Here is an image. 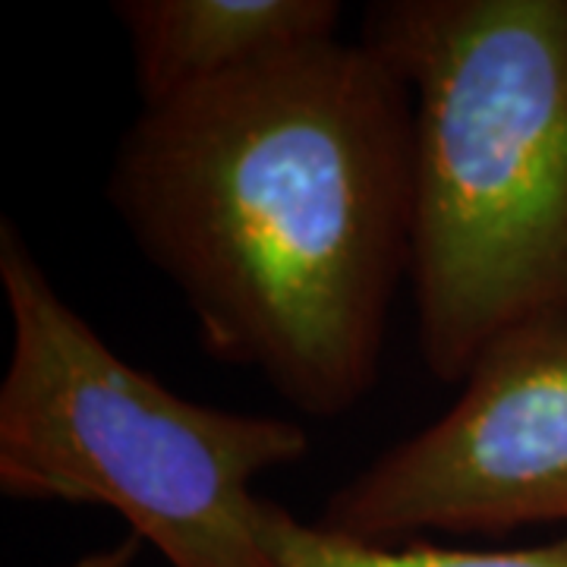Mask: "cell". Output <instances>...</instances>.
<instances>
[{"label": "cell", "mask_w": 567, "mask_h": 567, "mask_svg": "<svg viewBox=\"0 0 567 567\" xmlns=\"http://www.w3.org/2000/svg\"><path fill=\"white\" fill-rule=\"evenodd\" d=\"M107 199L212 360L316 420L375 391L410 281L413 107L372 44L316 41L142 107Z\"/></svg>", "instance_id": "obj_1"}, {"label": "cell", "mask_w": 567, "mask_h": 567, "mask_svg": "<svg viewBox=\"0 0 567 567\" xmlns=\"http://www.w3.org/2000/svg\"><path fill=\"white\" fill-rule=\"evenodd\" d=\"M360 39L413 107L410 293L425 369L567 322V0H379Z\"/></svg>", "instance_id": "obj_2"}, {"label": "cell", "mask_w": 567, "mask_h": 567, "mask_svg": "<svg viewBox=\"0 0 567 567\" xmlns=\"http://www.w3.org/2000/svg\"><path fill=\"white\" fill-rule=\"evenodd\" d=\"M10 360L0 382V488L102 505L171 567H265L256 480L309 454L303 423L196 404L123 360L0 221Z\"/></svg>", "instance_id": "obj_3"}, {"label": "cell", "mask_w": 567, "mask_h": 567, "mask_svg": "<svg viewBox=\"0 0 567 567\" xmlns=\"http://www.w3.org/2000/svg\"><path fill=\"white\" fill-rule=\"evenodd\" d=\"M546 524H567V322L492 341L454 404L334 488L319 520L379 546Z\"/></svg>", "instance_id": "obj_4"}, {"label": "cell", "mask_w": 567, "mask_h": 567, "mask_svg": "<svg viewBox=\"0 0 567 567\" xmlns=\"http://www.w3.org/2000/svg\"><path fill=\"white\" fill-rule=\"evenodd\" d=\"M142 107H162L316 41L338 39L334 0H121Z\"/></svg>", "instance_id": "obj_5"}, {"label": "cell", "mask_w": 567, "mask_h": 567, "mask_svg": "<svg viewBox=\"0 0 567 567\" xmlns=\"http://www.w3.org/2000/svg\"><path fill=\"white\" fill-rule=\"evenodd\" d=\"M262 551L265 567H567V536L527 548L379 546L303 524L271 502L265 505Z\"/></svg>", "instance_id": "obj_6"}, {"label": "cell", "mask_w": 567, "mask_h": 567, "mask_svg": "<svg viewBox=\"0 0 567 567\" xmlns=\"http://www.w3.org/2000/svg\"><path fill=\"white\" fill-rule=\"evenodd\" d=\"M142 543L136 533H126L121 543H114V546L99 548V551H92V555H82L80 561H73V565L66 567H133L136 565V558H140Z\"/></svg>", "instance_id": "obj_7"}]
</instances>
